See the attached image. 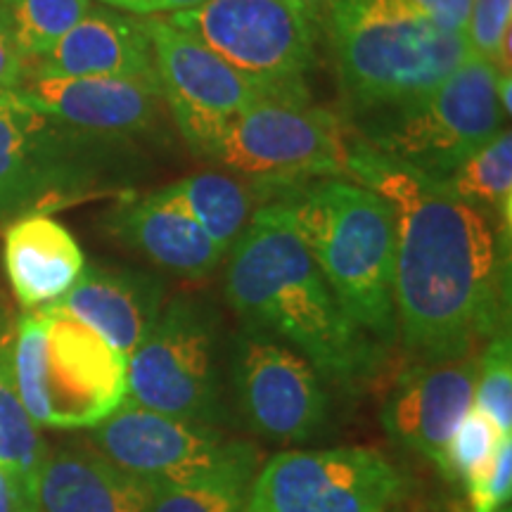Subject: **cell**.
Masks as SVG:
<instances>
[{
	"label": "cell",
	"instance_id": "cell-1",
	"mask_svg": "<svg viewBox=\"0 0 512 512\" xmlns=\"http://www.w3.org/2000/svg\"><path fill=\"white\" fill-rule=\"evenodd\" d=\"M347 176L394 211L396 332L415 361L475 356L510 328V242L484 211L354 136Z\"/></svg>",
	"mask_w": 512,
	"mask_h": 512
},
{
	"label": "cell",
	"instance_id": "cell-2",
	"mask_svg": "<svg viewBox=\"0 0 512 512\" xmlns=\"http://www.w3.org/2000/svg\"><path fill=\"white\" fill-rule=\"evenodd\" d=\"M228 254L223 290L242 325L283 339L342 389L377 375L387 349L347 316L309 249L271 209L254 211Z\"/></svg>",
	"mask_w": 512,
	"mask_h": 512
},
{
	"label": "cell",
	"instance_id": "cell-3",
	"mask_svg": "<svg viewBox=\"0 0 512 512\" xmlns=\"http://www.w3.org/2000/svg\"><path fill=\"white\" fill-rule=\"evenodd\" d=\"M261 207L294 230L347 316L382 349L399 339L394 311V211L351 178L256 183Z\"/></svg>",
	"mask_w": 512,
	"mask_h": 512
},
{
	"label": "cell",
	"instance_id": "cell-4",
	"mask_svg": "<svg viewBox=\"0 0 512 512\" xmlns=\"http://www.w3.org/2000/svg\"><path fill=\"white\" fill-rule=\"evenodd\" d=\"M318 22L347 124L420 98L470 57L465 36L434 27L408 0H325Z\"/></svg>",
	"mask_w": 512,
	"mask_h": 512
},
{
	"label": "cell",
	"instance_id": "cell-5",
	"mask_svg": "<svg viewBox=\"0 0 512 512\" xmlns=\"http://www.w3.org/2000/svg\"><path fill=\"white\" fill-rule=\"evenodd\" d=\"M145 171L143 140L102 136L0 93V223L48 202L121 188Z\"/></svg>",
	"mask_w": 512,
	"mask_h": 512
},
{
	"label": "cell",
	"instance_id": "cell-6",
	"mask_svg": "<svg viewBox=\"0 0 512 512\" xmlns=\"http://www.w3.org/2000/svg\"><path fill=\"white\" fill-rule=\"evenodd\" d=\"M10 354L19 399L38 427L86 430L126 401V356L57 302L19 318Z\"/></svg>",
	"mask_w": 512,
	"mask_h": 512
},
{
	"label": "cell",
	"instance_id": "cell-7",
	"mask_svg": "<svg viewBox=\"0 0 512 512\" xmlns=\"http://www.w3.org/2000/svg\"><path fill=\"white\" fill-rule=\"evenodd\" d=\"M503 119L496 67L470 55L420 98L347 126L358 143L377 155L444 183L467 157L496 138Z\"/></svg>",
	"mask_w": 512,
	"mask_h": 512
},
{
	"label": "cell",
	"instance_id": "cell-8",
	"mask_svg": "<svg viewBox=\"0 0 512 512\" xmlns=\"http://www.w3.org/2000/svg\"><path fill=\"white\" fill-rule=\"evenodd\" d=\"M126 384L136 406L223 430L233 413L219 309L202 294L171 297L126 356Z\"/></svg>",
	"mask_w": 512,
	"mask_h": 512
},
{
	"label": "cell",
	"instance_id": "cell-9",
	"mask_svg": "<svg viewBox=\"0 0 512 512\" xmlns=\"http://www.w3.org/2000/svg\"><path fill=\"white\" fill-rule=\"evenodd\" d=\"M280 102L309 105L318 19L297 0H207L164 17Z\"/></svg>",
	"mask_w": 512,
	"mask_h": 512
},
{
	"label": "cell",
	"instance_id": "cell-10",
	"mask_svg": "<svg viewBox=\"0 0 512 512\" xmlns=\"http://www.w3.org/2000/svg\"><path fill=\"white\" fill-rule=\"evenodd\" d=\"M351 131L328 110L264 100L247 107L197 152V159L254 183L347 176Z\"/></svg>",
	"mask_w": 512,
	"mask_h": 512
},
{
	"label": "cell",
	"instance_id": "cell-11",
	"mask_svg": "<svg viewBox=\"0 0 512 512\" xmlns=\"http://www.w3.org/2000/svg\"><path fill=\"white\" fill-rule=\"evenodd\" d=\"M228 389L254 434L299 446L330 427V382L311 361L271 332L242 325L228 344Z\"/></svg>",
	"mask_w": 512,
	"mask_h": 512
},
{
	"label": "cell",
	"instance_id": "cell-12",
	"mask_svg": "<svg viewBox=\"0 0 512 512\" xmlns=\"http://www.w3.org/2000/svg\"><path fill=\"white\" fill-rule=\"evenodd\" d=\"M399 470L368 446L294 448L259 465L245 512H389Z\"/></svg>",
	"mask_w": 512,
	"mask_h": 512
},
{
	"label": "cell",
	"instance_id": "cell-13",
	"mask_svg": "<svg viewBox=\"0 0 512 512\" xmlns=\"http://www.w3.org/2000/svg\"><path fill=\"white\" fill-rule=\"evenodd\" d=\"M155 53L159 93L192 155L247 107L278 100L223 57L162 17H145Z\"/></svg>",
	"mask_w": 512,
	"mask_h": 512
},
{
	"label": "cell",
	"instance_id": "cell-14",
	"mask_svg": "<svg viewBox=\"0 0 512 512\" xmlns=\"http://www.w3.org/2000/svg\"><path fill=\"white\" fill-rule=\"evenodd\" d=\"M88 444L155 489L195 482L254 446L219 427L147 411L128 399L91 427Z\"/></svg>",
	"mask_w": 512,
	"mask_h": 512
},
{
	"label": "cell",
	"instance_id": "cell-15",
	"mask_svg": "<svg viewBox=\"0 0 512 512\" xmlns=\"http://www.w3.org/2000/svg\"><path fill=\"white\" fill-rule=\"evenodd\" d=\"M475 377L477 354L413 363L382 403L380 420L387 437L444 472L448 439L475 406Z\"/></svg>",
	"mask_w": 512,
	"mask_h": 512
},
{
	"label": "cell",
	"instance_id": "cell-16",
	"mask_svg": "<svg viewBox=\"0 0 512 512\" xmlns=\"http://www.w3.org/2000/svg\"><path fill=\"white\" fill-rule=\"evenodd\" d=\"M15 95L62 124L136 140L157 131L166 107L155 83L105 76L27 74Z\"/></svg>",
	"mask_w": 512,
	"mask_h": 512
},
{
	"label": "cell",
	"instance_id": "cell-17",
	"mask_svg": "<svg viewBox=\"0 0 512 512\" xmlns=\"http://www.w3.org/2000/svg\"><path fill=\"white\" fill-rule=\"evenodd\" d=\"M105 230L126 249L185 280L209 278L226 256L164 188L124 192L107 211Z\"/></svg>",
	"mask_w": 512,
	"mask_h": 512
},
{
	"label": "cell",
	"instance_id": "cell-18",
	"mask_svg": "<svg viewBox=\"0 0 512 512\" xmlns=\"http://www.w3.org/2000/svg\"><path fill=\"white\" fill-rule=\"evenodd\" d=\"M27 74L105 76L157 83L155 53L145 17L93 3L46 57Z\"/></svg>",
	"mask_w": 512,
	"mask_h": 512
},
{
	"label": "cell",
	"instance_id": "cell-19",
	"mask_svg": "<svg viewBox=\"0 0 512 512\" xmlns=\"http://www.w3.org/2000/svg\"><path fill=\"white\" fill-rule=\"evenodd\" d=\"M57 304L128 356L155 328L166 304L162 275L140 268L83 266Z\"/></svg>",
	"mask_w": 512,
	"mask_h": 512
},
{
	"label": "cell",
	"instance_id": "cell-20",
	"mask_svg": "<svg viewBox=\"0 0 512 512\" xmlns=\"http://www.w3.org/2000/svg\"><path fill=\"white\" fill-rule=\"evenodd\" d=\"M155 491L93 446H60L41 467L38 512H147Z\"/></svg>",
	"mask_w": 512,
	"mask_h": 512
},
{
	"label": "cell",
	"instance_id": "cell-21",
	"mask_svg": "<svg viewBox=\"0 0 512 512\" xmlns=\"http://www.w3.org/2000/svg\"><path fill=\"white\" fill-rule=\"evenodd\" d=\"M3 264L17 302L29 311L62 299L79 280L86 256L60 221L31 211L5 228Z\"/></svg>",
	"mask_w": 512,
	"mask_h": 512
},
{
	"label": "cell",
	"instance_id": "cell-22",
	"mask_svg": "<svg viewBox=\"0 0 512 512\" xmlns=\"http://www.w3.org/2000/svg\"><path fill=\"white\" fill-rule=\"evenodd\" d=\"M162 188L226 254L264 202L259 185L226 171H202Z\"/></svg>",
	"mask_w": 512,
	"mask_h": 512
},
{
	"label": "cell",
	"instance_id": "cell-23",
	"mask_svg": "<svg viewBox=\"0 0 512 512\" xmlns=\"http://www.w3.org/2000/svg\"><path fill=\"white\" fill-rule=\"evenodd\" d=\"M10 349L12 339L0 330V470L10 477L24 510L38 512V477L48 446L19 399Z\"/></svg>",
	"mask_w": 512,
	"mask_h": 512
},
{
	"label": "cell",
	"instance_id": "cell-24",
	"mask_svg": "<svg viewBox=\"0 0 512 512\" xmlns=\"http://www.w3.org/2000/svg\"><path fill=\"white\" fill-rule=\"evenodd\" d=\"M444 185L460 200L484 211L503 240L512 233V133L501 128L482 150L467 157Z\"/></svg>",
	"mask_w": 512,
	"mask_h": 512
},
{
	"label": "cell",
	"instance_id": "cell-25",
	"mask_svg": "<svg viewBox=\"0 0 512 512\" xmlns=\"http://www.w3.org/2000/svg\"><path fill=\"white\" fill-rule=\"evenodd\" d=\"M259 470L256 446L195 482L157 489L147 512H245Z\"/></svg>",
	"mask_w": 512,
	"mask_h": 512
},
{
	"label": "cell",
	"instance_id": "cell-26",
	"mask_svg": "<svg viewBox=\"0 0 512 512\" xmlns=\"http://www.w3.org/2000/svg\"><path fill=\"white\" fill-rule=\"evenodd\" d=\"M15 24L19 50L34 64L86 15L93 0H0Z\"/></svg>",
	"mask_w": 512,
	"mask_h": 512
},
{
	"label": "cell",
	"instance_id": "cell-27",
	"mask_svg": "<svg viewBox=\"0 0 512 512\" xmlns=\"http://www.w3.org/2000/svg\"><path fill=\"white\" fill-rule=\"evenodd\" d=\"M475 408L501 437L512 434V342L510 328L496 332L477 354Z\"/></svg>",
	"mask_w": 512,
	"mask_h": 512
},
{
	"label": "cell",
	"instance_id": "cell-28",
	"mask_svg": "<svg viewBox=\"0 0 512 512\" xmlns=\"http://www.w3.org/2000/svg\"><path fill=\"white\" fill-rule=\"evenodd\" d=\"M498 439H501V434L496 432L489 418L472 406L465 418L460 420L453 437L448 439L441 475L463 486L477 482L489 470Z\"/></svg>",
	"mask_w": 512,
	"mask_h": 512
},
{
	"label": "cell",
	"instance_id": "cell-29",
	"mask_svg": "<svg viewBox=\"0 0 512 512\" xmlns=\"http://www.w3.org/2000/svg\"><path fill=\"white\" fill-rule=\"evenodd\" d=\"M508 36H512V0H472L465 31L470 55L498 67Z\"/></svg>",
	"mask_w": 512,
	"mask_h": 512
},
{
	"label": "cell",
	"instance_id": "cell-30",
	"mask_svg": "<svg viewBox=\"0 0 512 512\" xmlns=\"http://www.w3.org/2000/svg\"><path fill=\"white\" fill-rule=\"evenodd\" d=\"M472 512H510L512 498V437H501L496 444L489 470L477 482L465 486Z\"/></svg>",
	"mask_w": 512,
	"mask_h": 512
},
{
	"label": "cell",
	"instance_id": "cell-31",
	"mask_svg": "<svg viewBox=\"0 0 512 512\" xmlns=\"http://www.w3.org/2000/svg\"><path fill=\"white\" fill-rule=\"evenodd\" d=\"M27 69L29 62L19 50L10 12L0 5V93L17 91L27 79Z\"/></svg>",
	"mask_w": 512,
	"mask_h": 512
},
{
	"label": "cell",
	"instance_id": "cell-32",
	"mask_svg": "<svg viewBox=\"0 0 512 512\" xmlns=\"http://www.w3.org/2000/svg\"><path fill=\"white\" fill-rule=\"evenodd\" d=\"M420 15H425L434 27L465 36L470 22L472 0H408Z\"/></svg>",
	"mask_w": 512,
	"mask_h": 512
},
{
	"label": "cell",
	"instance_id": "cell-33",
	"mask_svg": "<svg viewBox=\"0 0 512 512\" xmlns=\"http://www.w3.org/2000/svg\"><path fill=\"white\" fill-rule=\"evenodd\" d=\"M207 3V0H131L124 12L138 17H152V15H174V12L197 8V5Z\"/></svg>",
	"mask_w": 512,
	"mask_h": 512
},
{
	"label": "cell",
	"instance_id": "cell-34",
	"mask_svg": "<svg viewBox=\"0 0 512 512\" xmlns=\"http://www.w3.org/2000/svg\"><path fill=\"white\" fill-rule=\"evenodd\" d=\"M0 512H27L22 501H19L15 486H12L10 477L0 470Z\"/></svg>",
	"mask_w": 512,
	"mask_h": 512
},
{
	"label": "cell",
	"instance_id": "cell-35",
	"mask_svg": "<svg viewBox=\"0 0 512 512\" xmlns=\"http://www.w3.org/2000/svg\"><path fill=\"white\" fill-rule=\"evenodd\" d=\"M297 3L302 5L304 10H309L311 15L318 19V15H320V8H323V3H325V0H297Z\"/></svg>",
	"mask_w": 512,
	"mask_h": 512
},
{
	"label": "cell",
	"instance_id": "cell-36",
	"mask_svg": "<svg viewBox=\"0 0 512 512\" xmlns=\"http://www.w3.org/2000/svg\"><path fill=\"white\" fill-rule=\"evenodd\" d=\"M102 5H110V8H117V10H126V5L131 3V0H98Z\"/></svg>",
	"mask_w": 512,
	"mask_h": 512
}]
</instances>
